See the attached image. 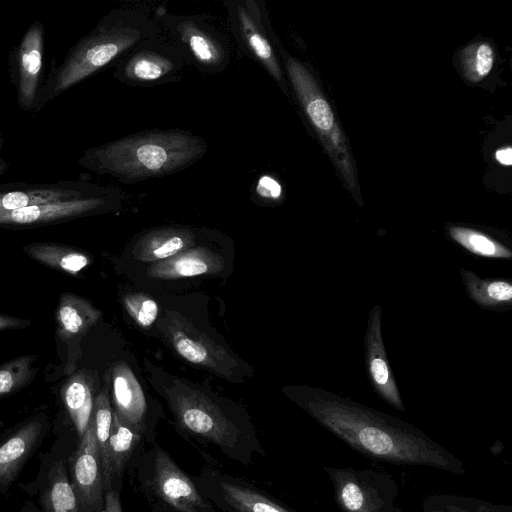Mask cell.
<instances>
[{
    "instance_id": "277c9868",
    "label": "cell",
    "mask_w": 512,
    "mask_h": 512,
    "mask_svg": "<svg viewBox=\"0 0 512 512\" xmlns=\"http://www.w3.org/2000/svg\"><path fill=\"white\" fill-rule=\"evenodd\" d=\"M163 392L181 430L197 441L215 446L242 464L251 463L253 453L262 451L251 427L236 420L202 390L174 379Z\"/></svg>"
},
{
    "instance_id": "83f0119b",
    "label": "cell",
    "mask_w": 512,
    "mask_h": 512,
    "mask_svg": "<svg viewBox=\"0 0 512 512\" xmlns=\"http://www.w3.org/2000/svg\"><path fill=\"white\" fill-rule=\"evenodd\" d=\"M421 512H512V507L471 496L432 493L423 498Z\"/></svg>"
},
{
    "instance_id": "74e56055",
    "label": "cell",
    "mask_w": 512,
    "mask_h": 512,
    "mask_svg": "<svg viewBox=\"0 0 512 512\" xmlns=\"http://www.w3.org/2000/svg\"><path fill=\"white\" fill-rule=\"evenodd\" d=\"M1 162H2V161H1V159H0V163H1ZM0 168H1V167H0ZM0 172H1V171H0Z\"/></svg>"
},
{
    "instance_id": "603a6c76",
    "label": "cell",
    "mask_w": 512,
    "mask_h": 512,
    "mask_svg": "<svg viewBox=\"0 0 512 512\" xmlns=\"http://www.w3.org/2000/svg\"><path fill=\"white\" fill-rule=\"evenodd\" d=\"M216 499L233 512H292L261 492L228 478L216 482Z\"/></svg>"
},
{
    "instance_id": "30bf717a",
    "label": "cell",
    "mask_w": 512,
    "mask_h": 512,
    "mask_svg": "<svg viewBox=\"0 0 512 512\" xmlns=\"http://www.w3.org/2000/svg\"><path fill=\"white\" fill-rule=\"evenodd\" d=\"M158 328L176 353L187 362L236 381V359L182 315L167 310L165 317L159 320Z\"/></svg>"
},
{
    "instance_id": "5bb4252c",
    "label": "cell",
    "mask_w": 512,
    "mask_h": 512,
    "mask_svg": "<svg viewBox=\"0 0 512 512\" xmlns=\"http://www.w3.org/2000/svg\"><path fill=\"white\" fill-rule=\"evenodd\" d=\"M101 317V311L92 303L73 293H65L55 312L56 337L65 346L64 371L73 373L81 356L80 342Z\"/></svg>"
},
{
    "instance_id": "ffe728a7",
    "label": "cell",
    "mask_w": 512,
    "mask_h": 512,
    "mask_svg": "<svg viewBox=\"0 0 512 512\" xmlns=\"http://www.w3.org/2000/svg\"><path fill=\"white\" fill-rule=\"evenodd\" d=\"M224 268V259L207 247H192L170 258L155 262L147 275L156 279H179L215 274Z\"/></svg>"
},
{
    "instance_id": "484cf974",
    "label": "cell",
    "mask_w": 512,
    "mask_h": 512,
    "mask_svg": "<svg viewBox=\"0 0 512 512\" xmlns=\"http://www.w3.org/2000/svg\"><path fill=\"white\" fill-rule=\"evenodd\" d=\"M143 431L122 421L114 412L108 447L109 473L113 481L120 477L139 443Z\"/></svg>"
},
{
    "instance_id": "5b68a950",
    "label": "cell",
    "mask_w": 512,
    "mask_h": 512,
    "mask_svg": "<svg viewBox=\"0 0 512 512\" xmlns=\"http://www.w3.org/2000/svg\"><path fill=\"white\" fill-rule=\"evenodd\" d=\"M277 52L288 81L307 119L336 167L343 183L351 191L358 185L353 156L334 111L308 67L288 54L280 45Z\"/></svg>"
},
{
    "instance_id": "7402d4cb",
    "label": "cell",
    "mask_w": 512,
    "mask_h": 512,
    "mask_svg": "<svg viewBox=\"0 0 512 512\" xmlns=\"http://www.w3.org/2000/svg\"><path fill=\"white\" fill-rule=\"evenodd\" d=\"M95 374L87 369L73 373L61 388L64 406L81 437L91 418L95 401Z\"/></svg>"
},
{
    "instance_id": "d6986e66",
    "label": "cell",
    "mask_w": 512,
    "mask_h": 512,
    "mask_svg": "<svg viewBox=\"0 0 512 512\" xmlns=\"http://www.w3.org/2000/svg\"><path fill=\"white\" fill-rule=\"evenodd\" d=\"M111 381L113 412L126 424L144 431L147 403L143 390L127 363H115Z\"/></svg>"
},
{
    "instance_id": "836d02e7",
    "label": "cell",
    "mask_w": 512,
    "mask_h": 512,
    "mask_svg": "<svg viewBox=\"0 0 512 512\" xmlns=\"http://www.w3.org/2000/svg\"><path fill=\"white\" fill-rule=\"evenodd\" d=\"M254 194L262 200L276 201L282 197V186L276 178L262 175L255 186Z\"/></svg>"
},
{
    "instance_id": "4dcf8cb0",
    "label": "cell",
    "mask_w": 512,
    "mask_h": 512,
    "mask_svg": "<svg viewBox=\"0 0 512 512\" xmlns=\"http://www.w3.org/2000/svg\"><path fill=\"white\" fill-rule=\"evenodd\" d=\"M448 232L453 240L476 255L492 258H510L512 256L511 250L506 246L477 230L451 226Z\"/></svg>"
},
{
    "instance_id": "7a4b0ae2",
    "label": "cell",
    "mask_w": 512,
    "mask_h": 512,
    "mask_svg": "<svg viewBox=\"0 0 512 512\" xmlns=\"http://www.w3.org/2000/svg\"><path fill=\"white\" fill-rule=\"evenodd\" d=\"M207 149V142L190 131L154 129L92 147L78 164L133 185L178 173L202 159Z\"/></svg>"
},
{
    "instance_id": "f1b7e54d",
    "label": "cell",
    "mask_w": 512,
    "mask_h": 512,
    "mask_svg": "<svg viewBox=\"0 0 512 512\" xmlns=\"http://www.w3.org/2000/svg\"><path fill=\"white\" fill-rule=\"evenodd\" d=\"M462 279L470 297L483 307H496L512 300V286L503 280H483L476 274L461 270Z\"/></svg>"
},
{
    "instance_id": "4316f807",
    "label": "cell",
    "mask_w": 512,
    "mask_h": 512,
    "mask_svg": "<svg viewBox=\"0 0 512 512\" xmlns=\"http://www.w3.org/2000/svg\"><path fill=\"white\" fill-rule=\"evenodd\" d=\"M113 419L107 386L96 396L90 421L93 424L97 441L104 491L112 490V480L109 473L108 447Z\"/></svg>"
},
{
    "instance_id": "52a82bcc",
    "label": "cell",
    "mask_w": 512,
    "mask_h": 512,
    "mask_svg": "<svg viewBox=\"0 0 512 512\" xmlns=\"http://www.w3.org/2000/svg\"><path fill=\"white\" fill-rule=\"evenodd\" d=\"M229 28L238 47L261 66L287 94L288 86L279 59L276 38L262 0H225Z\"/></svg>"
},
{
    "instance_id": "f546056e",
    "label": "cell",
    "mask_w": 512,
    "mask_h": 512,
    "mask_svg": "<svg viewBox=\"0 0 512 512\" xmlns=\"http://www.w3.org/2000/svg\"><path fill=\"white\" fill-rule=\"evenodd\" d=\"M494 60V49L486 41L471 43L459 52L463 75L471 83L483 80L491 72Z\"/></svg>"
},
{
    "instance_id": "7c38bea8",
    "label": "cell",
    "mask_w": 512,
    "mask_h": 512,
    "mask_svg": "<svg viewBox=\"0 0 512 512\" xmlns=\"http://www.w3.org/2000/svg\"><path fill=\"white\" fill-rule=\"evenodd\" d=\"M71 486L80 512H104V488L100 456L91 421L69 458Z\"/></svg>"
},
{
    "instance_id": "d590c367",
    "label": "cell",
    "mask_w": 512,
    "mask_h": 512,
    "mask_svg": "<svg viewBox=\"0 0 512 512\" xmlns=\"http://www.w3.org/2000/svg\"><path fill=\"white\" fill-rule=\"evenodd\" d=\"M29 324L30 322L28 320L0 314V331L6 329L23 328Z\"/></svg>"
},
{
    "instance_id": "8fae6325",
    "label": "cell",
    "mask_w": 512,
    "mask_h": 512,
    "mask_svg": "<svg viewBox=\"0 0 512 512\" xmlns=\"http://www.w3.org/2000/svg\"><path fill=\"white\" fill-rule=\"evenodd\" d=\"M123 193L115 187L103 186L99 191L62 201L36 204L0 213V227H36L61 223L117 208Z\"/></svg>"
},
{
    "instance_id": "3957f363",
    "label": "cell",
    "mask_w": 512,
    "mask_h": 512,
    "mask_svg": "<svg viewBox=\"0 0 512 512\" xmlns=\"http://www.w3.org/2000/svg\"><path fill=\"white\" fill-rule=\"evenodd\" d=\"M154 18L136 8H115L83 36L41 87L36 109L160 35Z\"/></svg>"
},
{
    "instance_id": "4fadbf2b",
    "label": "cell",
    "mask_w": 512,
    "mask_h": 512,
    "mask_svg": "<svg viewBox=\"0 0 512 512\" xmlns=\"http://www.w3.org/2000/svg\"><path fill=\"white\" fill-rule=\"evenodd\" d=\"M150 487L158 498L178 512H215L192 480L160 448L154 454Z\"/></svg>"
},
{
    "instance_id": "d6a6232c",
    "label": "cell",
    "mask_w": 512,
    "mask_h": 512,
    "mask_svg": "<svg viewBox=\"0 0 512 512\" xmlns=\"http://www.w3.org/2000/svg\"><path fill=\"white\" fill-rule=\"evenodd\" d=\"M124 305L129 315L144 328L151 326L158 317V305L151 297L143 293L128 294Z\"/></svg>"
},
{
    "instance_id": "e0dca14e",
    "label": "cell",
    "mask_w": 512,
    "mask_h": 512,
    "mask_svg": "<svg viewBox=\"0 0 512 512\" xmlns=\"http://www.w3.org/2000/svg\"><path fill=\"white\" fill-rule=\"evenodd\" d=\"M381 307L375 305L369 313L365 334L367 371L375 392L390 406L405 411L403 401L387 360L381 334Z\"/></svg>"
},
{
    "instance_id": "9c48e42d",
    "label": "cell",
    "mask_w": 512,
    "mask_h": 512,
    "mask_svg": "<svg viewBox=\"0 0 512 512\" xmlns=\"http://www.w3.org/2000/svg\"><path fill=\"white\" fill-rule=\"evenodd\" d=\"M188 61L173 42L160 35L138 45L117 61L114 77L134 87H150L179 81Z\"/></svg>"
},
{
    "instance_id": "cb8c5ba5",
    "label": "cell",
    "mask_w": 512,
    "mask_h": 512,
    "mask_svg": "<svg viewBox=\"0 0 512 512\" xmlns=\"http://www.w3.org/2000/svg\"><path fill=\"white\" fill-rule=\"evenodd\" d=\"M23 250L37 262L71 275H77L91 262L82 251L59 243H30Z\"/></svg>"
},
{
    "instance_id": "ba28073f",
    "label": "cell",
    "mask_w": 512,
    "mask_h": 512,
    "mask_svg": "<svg viewBox=\"0 0 512 512\" xmlns=\"http://www.w3.org/2000/svg\"><path fill=\"white\" fill-rule=\"evenodd\" d=\"M341 512H403L399 486L383 469L324 467Z\"/></svg>"
},
{
    "instance_id": "8d00e7d4",
    "label": "cell",
    "mask_w": 512,
    "mask_h": 512,
    "mask_svg": "<svg viewBox=\"0 0 512 512\" xmlns=\"http://www.w3.org/2000/svg\"><path fill=\"white\" fill-rule=\"evenodd\" d=\"M495 159L498 163L511 166L512 164V149L511 146L502 147L495 152Z\"/></svg>"
},
{
    "instance_id": "e575fe53",
    "label": "cell",
    "mask_w": 512,
    "mask_h": 512,
    "mask_svg": "<svg viewBox=\"0 0 512 512\" xmlns=\"http://www.w3.org/2000/svg\"><path fill=\"white\" fill-rule=\"evenodd\" d=\"M104 512H123L119 494L114 490H108L104 495Z\"/></svg>"
},
{
    "instance_id": "d4e9b609",
    "label": "cell",
    "mask_w": 512,
    "mask_h": 512,
    "mask_svg": "<svg viewBox=\"0 0 512 512\" xmlns=\"http://www.w3.org/2000/svg\"><path fill=\"white\" fill-rule=\"evenodd\" d=\"M41 512H80L77 499L62 460L48 473V484L41 495Z\"/></svg>"
},
{
    "instance_id": "2e32d148",
    "label": "cell",
    "mask_w": 512,
    "mask_h": 512,
    "mask_svg": "<svg viewBox=\"0 0 512 512\" xmlns=\"http://www.w3.org/2000/svg\"><path fill=\"white\" fill-rule=\"evenodd\" d=\"M103 186L83 181L7 183L0 185V213L23 207L86 196Z\"/></svg>"
},
{
    "instance_id": "6da1fadb",
    "label": "cell",
    "mask_w": 512,
    "mask_h": 512,
    "mask_svg": "<svg viewBox=\"0 0 512 512\" xmlns=\"http://www.w3.org/2000/svg\"><path fill=\"white\" fill-rule=\"evenodd\" d=\"M293 400L351 449L373 460L427 466L456 475L464 463L423 431L394 416L322 390L305 389Z\"/></svg>"
},
{
    "instance_id": "ac0fdd59",
    "label": "cell",
    "mask_w": 512,
    "mask_h": 512,
    "mask_svg": "<svg viewBox=\"0 0 512 512\" xmlns=\"http://www.w3.org/2000/svg\"><path fill=\"white\" fill-rule=\"evenodd\" d=\"M47 428L45 420L30 419L0 445V491L14 482L20 471L43 439Z\"/></svg>"
},
{
    "instance_id": "9a60e30c",
    "label": "cell",
    "mask_w": 512,
    "mask_h": 512,
    "mask_svg": "<svg viewBox=\"0 0 512 512\" xmlns=\"http://www.w3.org/2000/svg\"><path fill=\"white\" fill-rule=\"evenodd\" d=\"M44 27L40 21H34L22 37L13 56L14 82L20 108L33 110L40 93L43 66Z\"/></svg>"
},
{
    "instance_id": "1f68e13d",
    "label": "cell",
    "mask_w": 512,
    "mask_h": 512,
    "mask_svg": "<svg viewBox=\"0 0 512 512\" xmlns=\"http://www.w3.org/2000/svg\"><path fill=\"white\" fill-rule=\"evenodd\" d=\"M37 355L17 357L0 365V398L13 394L29 385L37 372Z\"/></svg>"
},
{
    "instance_id": "44dd1931",
    "label": "cell",
    "mask_w": 512,
    "mask_h": 512,
    "mask_svg": "<svg viewBox=\"0 0 512 512\" xmlns=\"http://www.w3.org/2000/svg\"><path fill=\"white\" fill-rule=\"evenodd\" d=\"M195 234L183 227H162L144 233L133 247V257L144 262L170 258L195 244Z\"/></svg>"
},
{
    "instance_id": "8992f818",
    "label": "cell",
    "mask_w": 512,
    "mask_h": 512,
    "mask_svg": "<svg viewBox=\"0 0 512 512\" xmlns=\"http://www.w3.org/2000/svg\"><path fill=\"white\" fill-rule=\"evenodd\" d=\"M160 28L184 53L188 63L202 73L219 74L230 61V46L225 34L208 15H176L166 12L154 17Z\"/></svg>"
}]
</instances>
